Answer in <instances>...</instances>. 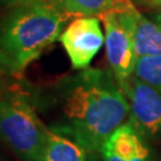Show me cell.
I'll list each match as a JSON object with an SVG mask.
<instances>
[{"instance_id":"14","label":"cell","mask_w":161,"mask_h":161,"mask_svg":"<svg viewBox=\"0 0 161 161\" xmlns=\"http://www.w3.org/2000/svg\"><path fill=\"white\" fill-rule=\"evenodd\" d=\"M3 3L6 4H11V5H19V4H23L25 1H29V0H0Z\"/></svg>"},{"instance_id":"15","label":"cell","mask_w":161,"mask_h":161,"mask_svg":"<svg viewBox=\"0 0 161 161\" xmlns=\"http://www.w3.org/2000/svg\"><path fill=\"white\" fill-rule=\"evenodd\" d=\"M154 22H155L156 24H159L161 26V11L158 12L155 16H154Z\"/></svg>"},{"instance_id":"13","label":"cell","mask_w":161,"mask_h":161,"mask_svg":"<svg viewBox=\"0 0 161 161\" xmlns=\"http://www.w3.org/2000/svg\"><path fill=\"white\" fill-rule=\"evenodd\" d=\"M141 3H143L144 5L150 6V7H158L161 8V0H138Z\"/></svg>"},{"instance_id":"3","label":"cell","mask_w":161,"mask_h":161,"mask_svg":"<svg viewBox=\"0 0 161 161\" xmlns=\"http://www.w3.org/2000/svg\"><path fill=\"white\" fill-rule=\"evenodd\" d=\"M49 129L26 100L0 98V137L26 161H42Z\"/></svg>"},{"instance_id":"4","label":"cell","mask_w":161,"mask_h":161,"mask_svg":"<svg viewBox=\"0 0 161 161\" xmlns=\"http://www.w3.org/2000/svg\"><path fill=\"white\" fill-rule=\"evenodd\" d=\"M119 86L130 104L132 125L144 137L161 138V93L135 74Z\"/></svg>"},{"instance_id":"12","label":"cell","mask_w":161,"mask_h":161,"mask_svg":"<svg viewBox=\"0 0 161 161\" xmlns=\"http://www.w3.org/2000/svg\"><path fill=\"white\" fill-rule=\"evenodd\" d=\"M12 73L11 70L8 69V67L5 64V62L1 60L0 58V98H1V92H3V88L5 86V80H6V75Z\"/></svg>"},{"instance_id":"2","label":"cell","mask_w":161,"mask_h":161,"mask_svg":"<svg viewBox=\"0 0 161 161\" xmlns=\"http://www.w3.org/2000/svg\"><path fill=\"white\" fill-rule=\"evenodd\" d=\"M70 17L61 6L43 0L19 4L0 25V58L12 74L22 73L60 38Z\"/></svg>"},{"instance_id":"1","label":"cell","mask_w":161,"mask_h":161,"mask_svg":"<svg viewBox=\"0 0 161 161\" xmlns=\"http://www.w3.org/2000/svg\"><path fill=\"white\" fill-rule=\"evenodd\" d=\"M58 121L50 130L102 153L108 138L130 118V104L112 73L84 69L55 91Z\"/></svg>"},{"instance_id":"11","label":"cell","mask_w":161,"mask_h":161,"mask_svg":"<svg viewBox=\"0 0 161 161\" xmlns=\"http://www.w3.org/2000/svg\"><path fill=\"white\" fill-rule=\"evenodd\" d=\"M135 75L161 93V55L138 58Z\"/></svg>"},{"instance_id":"6","label":"cell","mask_w":161,"mask_h":161,"mask_svg":"<svg viewBox=\"0 0 161 161\" xmlns=\"http://www.w3.org/2000/svg\"><path fill=\"white\" fill-rule=\"evenodd\" d=\"M60 42L68 55L72 67L86 69L105 43V35L97 17H80L62 31Z\"/></svg>"},{"instance_id":"10","label":"cell","mask_w":161,"mask_h":161,"mask_svg":"<svg viewBox=\"0 0 161 161\" xmlns=\"http://www.w3.org/2000/svg\"><path fill=\"white\" fill-rule=\"evenodd\" d=\"M121 0H62L64 10L70 16L99 17L115 7Z\"/></svg>"},{"instance_id":"8","label":"cell","mask_w":161,"mask_h":161,"mask_svg":"<svg viewBox=\"0 0 161 161\" xmlns=\"http://www.w3.org/2000/svg\"><path fill=\"white\" fill-rule=\"evenodd\" d=\"M104 161H152L144 136L130 121L118 128L104 144Z\"/></svg>"},{"instance_id":"9","label":"cell","mask_w":161,"mask_h":161,"mask_svg":"<svg viewBox=\"0 0 161 161\" xmlns=\"http://www.w3.org/2000/svg\"><path fill=\"white\" fill-rule=\"evenodd\" d=\"M87 153L74 140L49 129L42 161H86Z\"/></svg>"},{"instance_id":"7","label":"cell","mask_w":161,"mask_h":161,"mask_svg":"<svg viewBox=\"0 0 161 161\" xmlns=\"http://www.w3.org/2000/svg\"><path fill=\"white\" fill-rule=\"evenodd\" d=\"M131 34L137 58L161 55V26L137 10L131 0H121L110 10Z\"/></svg>"},{"instance_id":"5","label":"cell","mask_w":161,"mask_h":161,"mask_svg":"<svg viewBox=\"0 0 161 161\" xmlns=\"http://www.w3.org/2000/svg\"><path fill=\"white\" fill-rule=\"evenodd\" d=\"M105 28V49L106 58L111 67V72L121 85L135 74L137 54L131 34L122 24L114 11H108L100 14Z\"/></svg>"}]
</instances>
